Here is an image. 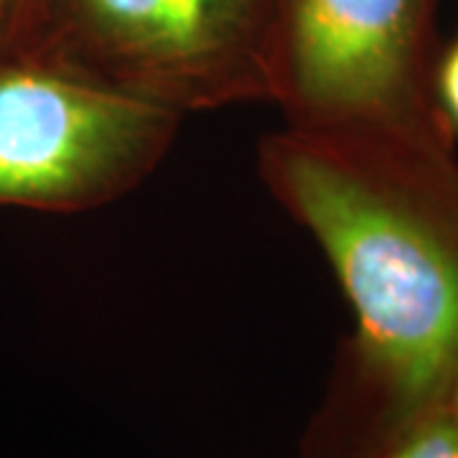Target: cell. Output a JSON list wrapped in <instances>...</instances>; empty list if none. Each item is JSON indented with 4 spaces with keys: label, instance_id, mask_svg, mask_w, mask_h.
<instances>
[{
    "label": "cell",
    "instance_id": "obj_1",
    "mask_svg": "<svg viewBox=\"0 0 458 458\" xmlns=\"http://www.w3.org/2000/svg\"><path fill=\"white\" fill-rule=\"evenodd\" d=\"M258 171L324 250L354 313L313 456L367 458L443 408L458 372V158L382 131L283 128Z\"/></svg>",
    "mask_w": 458,
    "mask_h": 458
},
{
    "label": "cell",
    "instance_id": "obj_2",
    "mask_svg": "<svg viewBox=\"0 0 458 458\" xmlns=\"http://www.w3.org/2000/svg\"><path fill=\"white\" fill-rule=\"evenodd\" d=\"M436 0H273V102L288 128L454 146L433 92Z\"/></svg>",
    "mask_w": 458,
    "mask_h": 458
},
{
    "label": "cell",
    "instance_id": "obj_3",
    "mask_svg": "<svg viewBox=\"0 0 458 458\" xmlns=\"http://www.w3.org/2000/svg\"><path fill=\"white\" fill-rule=\"evenodd\" d=\"M38 51L174 113L273 102V0H51Z\"/></svg>",
    "mask_w": 458,
    "mask_h": 458
},
{
    "label": "cell",
    "instance_id": "obj_4",
    "mask_svg": "<svg viewBox=\"0 0 458 458\" xmlns=\"http://www.w3.org/2000/svg\"><path fill=\"white\" fill-rule=\"evenodd\" d=\"M181 114L95 82L38 51L0 62V201L84 212L161 164Z\"/></svg>",
    "mask_w": 458,
    "mask_h": 458
},
{
    "label": "cell",
    "instance_id": "obj_5",
    "mask_svg": "<svg viewBox=\"0 0 458 458\" xmlns=\"http://www.w3.org/2000/svg\"><path fill=\"white\" fill-rule=\"evenodd\" d=\"M367 458H458V423L445 405L415 420Z\"/></svg>",
    "mask_w": 458,
    "mask_h": 458
},
{
    "label": "cell",
    "instance_id": "obj_6",
    "mask_svg": "<svg viewBox=\"0 0 458 458\" xmlns=\"http://www.w3.org/2000/svg\"><path fill=\"white\" fill-rule=\"evenodd\" d=\"M433 92L451 131L458 132V38L436 59Z\"/></svg>",
    "mask_w": 458,
    "mask_h": 458
},
{
    "label": "cell",
    "instance_id": "obj_7",
    "mask_svg": "<svg viewBox=\"0 0 458 458\" xmlns=\"http://www.w3.org/2000/svg\"><path fill=\"white\" fill-rule=\"evenodd\" d=\"M23 3L26 0H0V38L11 31V23H13L18 11L23 8Z\"/></svg>",
    "mask_w": 458,
    "mask_h": 458
},
{
    "label": "cell",
    "instance_id": "obj_8",
    "mask_svg": "<svg viewBox=\"0 0 458 458\" xmlns=\"http://www.w3.org/2000/svg\"><path fill=\"white\" fill-rule=\"evenodd\" d=\"M445 410L456 418V423H458V372L456 377H454V382H451V387H448V394H445Z\"/></svg>",
    "mask_w": 458,
    "mask_h": 458
}]
</instances>
